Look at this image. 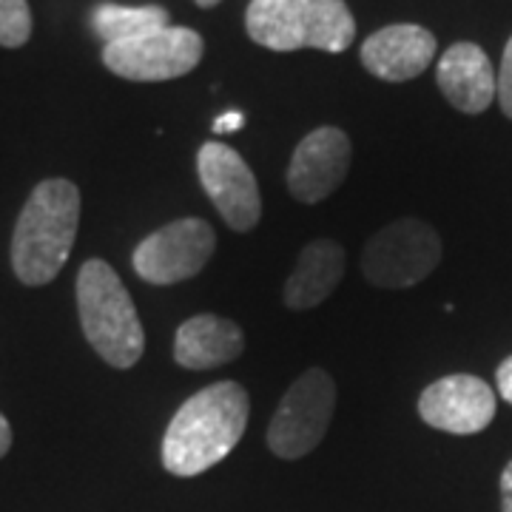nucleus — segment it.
<instances>
[{"mask_svg":"<svg viewBox=\"0 0 512 512\" xmlns=\"http://www.w3.org/2000/svg\"><path fill=\"white\" fill-rule=\"evenodd\" d=\"M248 390L237 382L202 387L174 413L163 439V467L171 476L191 478L228 456L248 427Z\"/></svg>","mask_w":512,"mask_h":512,"instance_id":"f257e3e1","label":"nucleus"},{"mask_svg":"<svg viewBox=\"0 0 512 512\" xmlns=\"http://www.w3.org/2000/svg\"><path fill=\"white\" fill-rule=\"evenodd\" d=\"M80 225V191L69 180H43L35 185L20 211L12 237V268L23 285H49L77 239Z\"/></svg>","mask_w":512,"mask_h":512,"instance_id":"f03ea898","label":"nucleus"},{"mask_svg":"<svg viewBox=\"0 0 512 512\" xmlns=\"http://www.w3.org/2000/svg\"><path fill=\"white\" fill-rule=\"evenodd\" d=\"M77 313L83 336L106 365L128 370L143 359L146 333L131 293L109 262H83L77 274Z\"/></svg>","mask_w":512,"mask_h":512,"instance_id":"7ed1b4c3","label":"nucleus"},{"mask_svg":"<svg viewBox=\"0 0 512 512\" xmlns=\"http://www.w3.org/2000/svg\"><path fill=\"white\" fill-rule=\"evenodd\" d=\"M245 29L271 52L319 49L339 55L356 37V20L345 0H251Z\"/></svg>","mask_w":512,"mask_h":512,"instance_id":"20e7f679","label":"nucleus"},{"mask_svg":"<svg viewBox=\"0 0 512 512\" xmlns=\"http://www.w3.org/2000/svg\"><path fill=\"white\" fill-rule=\"evenodd\" d=\"M441 262V239L433 225L404 217L384 225L367 239L362 274L370 285L399 291L413 288L436 271Z\"/></svg>","mask_w":512,"mask_h":512,"instance_id":"39448f33","label":"nucleus"},{"mask_svg":"<svg viewBox=\"0 0 512 512\" xmlns=\"http://www.w3.org/2000/svg\"><path fill=\"white\" fill-rule=\"evenodd\" d=\"M336 410V382L328 370L311 367L285 390L268 427L271 453L285 461H296L313 453Z\"/></svg>","mask_w":512,"mask_h":512,"instance_id":"423d86ee","label":"nucleus"},{"mask_svg":"<svg viewBox=\"0 0 512 512\" xmlns=\"http://www.w3.org/2000/svg\"><path fill=\"white\" fill-rule=\"evenodd\" d=\"M202 55L205 43L188 26H165L148 35L103 46L106 69L134 83H163L185 77L200 66Z\"/></svg>","mask_w":512,"mask_h":512,"instance_id":"0eeeda50","label":"nucleus"},{"mask_svg":"<svg viewBox=\"0 0 512 512\" xmlns=\"http://www.w3.org/2000/svg\"><path fill=\"white\" fill-rule=\"evenodd\" d=\"M217 248L214 228L200 217H185L148 234L131 256L137 276L148 285H177L197 276Z\"/></svg>","mask_w":512,"mask_h":512,"instance_id":"6e6552de","label":"nucleus"},{"mask_svg":"<svg viewBox=\"0 0 512 512\" xmlns=\"http://www.w3.org/2000/svg\"><path fill=\"white\" fill-rule=\"evenodd\" d=\"M197 171H200L202 191L220 217L228 222L231 231H254L262 217V197L256 185L254 171L239 157L237 151L225 143H205L197 154Z\"/></svg>","mask_w":512,"mask_h":512,"instance_id":"1a4fd4ad","label":"nucleus"},{"mask_svg":"<svg viewBox=\"0 0 512 512\" xmlns=\"http://www.w3.org/2000/svg\"><path fill=\"white\" fill-rule=\"evenodd\" d=\"M419 416L441 433L473 436L495 419V390L470 373L444 376L421 393Z\"/></svg>","mask_w":512,"mask_h":512,"instance_id":"9d476101","label":"nucleus"},{"mask_svg":"<svg viewBox=\"0 0 512 512\" xmlns=\"http://www.w3.org/2000/svg\"><path fill=\"white\" fill-rule=\"evenodd\" d=\"M350 168V137L342 128L322 126L311 131L288 165V191L305 205L328 200L345 183Z\"/></svg>","mask_w":512,"mask_h":512,"instance_id":"9b49d317","label":"nucleus"},{"mask_svg":"<svg viewBox=\"0 0 512 512\" xmlns=\"http://www.w3.org/2000/svg\"><path fill=\"white\" fill-rule=\"evenodd\" d=\"M436 57V37L416 23H393L362 43V66L387 83L419 77Z\"/></svg>","mask_w":512,"mask_h":512,"instance_id":"f8f14e48","label":"nucleus"},{"mask_svg":"<svg viewBox=\"0 0 512 512\" xmlns=\"http://www.w3.org/2000/svg\"><path fill=\"white\" fill-rule=\"evenodd\" d=\"M441 94L450 106L464 114H481L490 109L498 94V74L487 52L476 43H456L439 60L436 69Z\"/></svg>","mask_w":512,"mask_h":512,"instance_id":"ddd939ff","label":"nucleus"},{"mask_svg":"<svg viewBox=\"0 0 512 512\" xmlns=\"http://www.w3.org/2000/svg\"><path fill=\"white\" fill-rule=\"evenodd\" d=\"M245 350V333L237 322L200 313L185 319L174 336V362L188 370H214L228 365Z\"/></svg>","mask_w":512,"mask_h":512,"instance_id":"4468645a","label":"nucleus"},{"mask_svg":"<svg viewBox=\"0 0 512 512\" xmlns=\"http://www.w3.org/2000/svg\"><path fill=\"white\" fill-rule=\"evenodd\" d=\"M345 276V248L333 239H313L302 248L296 268L285 282V305L291 311L319 308Z\"/></svg>","mask_w":512,"mask_h":512,"instance_id":"2eb2a0df","label":"nucleus"},{"mask_svg":"<svg viewBox=\"0 0 512 512\" xmlns=\"http://www.w3.org/2000/svg\"><path fill=\"white\" fill-rule=\"evenodd\" d=\"M92 26L103 43H120L131 37L148 35L171 26L168 12L163 6H117V3H103L92 15Z\"/></svg>","mask_w":512,"mask_h":512,"instance_id":"dca6fc26","label":"nucleus"},{"mask_svg":"<svg viewBox=\"0 0 512 512\" xmlns=\"http://www.w3.org/2000/svg\"><path fill=\"white\" fill-rule=\"evenodd\" d=\"M32 37V9L26 0H0V46L20 49Z\"/></svg>","mask_w":512,"mask_h":512,"instance_id":"f3484780","label":"nucleus"},{"mask_svg":"<svg viewBox=\"0 0 512 512\" xmlns=\"http://www.w3.org/2000/svg\"><path fill=\"white\" fill-rule=\"evenodd\" d=\"M498 103L504 114L512 120V37L504 49V57H501V69H498Z\"/></svg>","mask_w":512,"mask_h":512,"instance_id":"a211bd4d","label":"nucleus"},{"mask_svg":"<svg viewBox=\"0 0 512 512\" xmlns=\"http://www.w3.org/2000/svg\"><path fill=\"white\" fill-rule=\"evenodd\" d=\"M495 382H498V393H501V399L507 404H512V356H507L498 370H495Z\"/></svg>","mask_w":512,"mask_h":512,"instance_id":"6ab92c4d","label":"nucleus"},{"mask_svg":"<svg viewBox=\"0 0 512 512\" xmlns=\"http://www.w3.org/2000/svg\"><path fill=\"white\" fill-rule=\"evenodd\" d=\"M501 512H512V461L501 473Z\"/></svg>","mask_w":512,"mask_h":512,"instance_id":"aec40b11","label":"nucleus"},{"mask_svg":"<svg viewBox=\"0 0 512 512\" xmlns=\"http://www.w3.org/2000/svg\"><path fill=\"white\" fill-rule=\"evenodd\" d=\"M242 123H245V117L239 111H228V114H222L220 120L214 123V131L217 134H222V131H237V128H242Z\"/></svg>","mask_w":512,"mask_h":512,"instance_id":"412c9836","label":"nucleus"},{"mask_svg":"<svg viewBox=\"0 0 512 512\" xmlns=\"http://www.w3.org/2000/svg\"><path fill=\"white\" fill-rule=\"evenodd\" d=\"M9 447H12V427H9L6 416L0 413V458L9 453Z\"/></svg>","mask_w":512,"mask_h":512,"instance_id":"4be33fe9","label":"nucleus"},{"mask_svg":"<svg viewBox=\"0 0 512 512\" xmlns=\"http://www.w3.org/2000/svg\"><path fill=\"white\" fill-rule=\"evenodd\" d=\"M217 3H220V0H197L200 9H211V6H217Z\"/></svg>","mask_w":512,"mask_h":512,"instance_id":"5701e85b","label":"nucleus"}]
</instances>
